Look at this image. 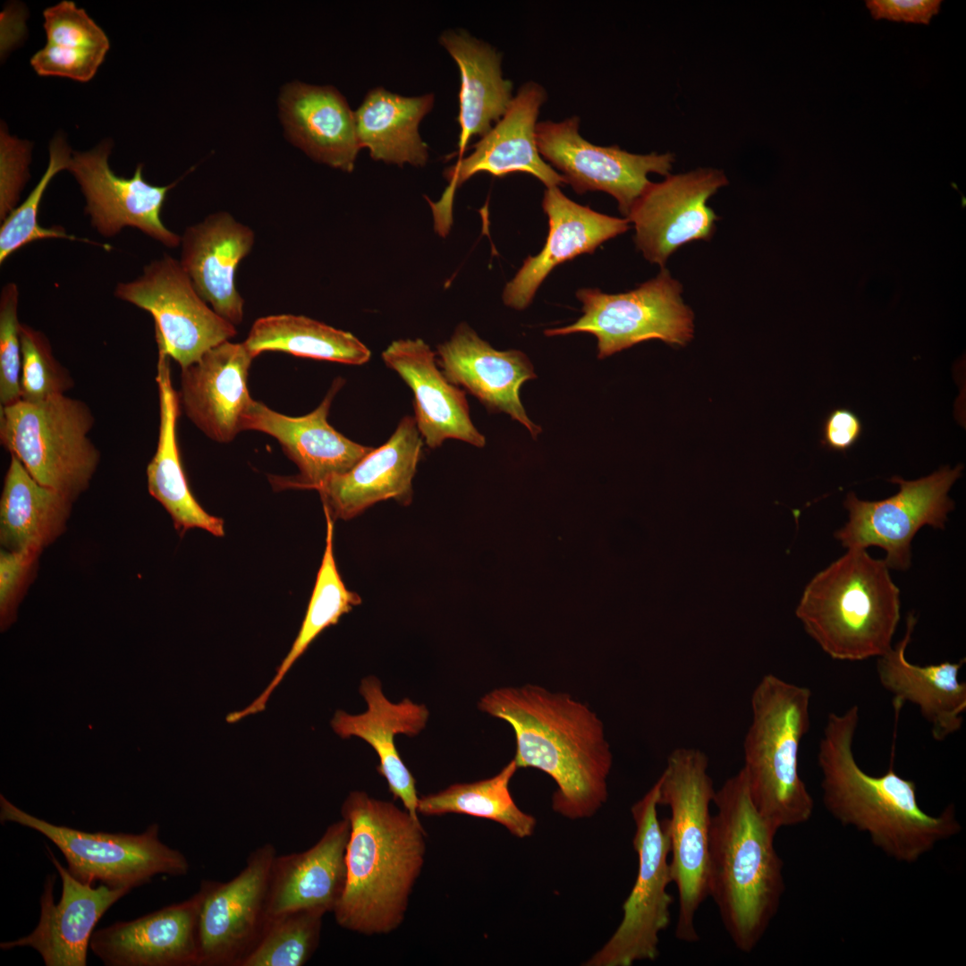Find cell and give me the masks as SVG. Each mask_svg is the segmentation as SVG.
<instances>
[{"label": "cell", "instance_id": "4fadbf2b", "mask_svg": "<svg viewBox=\"0 0 966 966\" xmlns=\"http://www.w3.org/2000/svg\"><path fill=\"white\" fill-rule=\"evenodd\" d=\"M114 293L153 317L158 351L181 369L237 333L235 326L207 305L180 261L168 255L145 266L132 281L118 283Z\"/></svg>", "mask_w": 966, "mask_h": 966}, {"label": "cell", "instance_id": "4dcf8cb0", "mask_svg": "<svg viewBox=\"0 0 966 966\" xmlns=\"http://www.w3.org/2000/svg\"><path fill=\"white\" fill-rule=\"evenodd\" d=\"M280 116L290 140L316 161L352 172L361 148L355 115L330 86L295 81L279 97Z\"/></svg>", "mask_w": 966, "mask_h": 966}, {"label": "cell", "instance_id": "ee69618b", "mask_svg": "<svg viewBox=\"0 0 966 966\" xmlns=\"http://www.w3.org/2000/svg\"><path fill=\"white\" fill-rule=\"evenodd\" d=\"M31 144L10 135L5 126L0 131V221L18 206L21 193L30 177Z\"/></svg>", "mask_w": 966, "mask_h": 966}, {"label": "cell", "instance_id": "9a60e30c", "mask_svg": "<svg viewBox=\"0 0 966 966\" xmlns=\"http://www.w3.org/2000/svg\"><path fill=\"white\" fill-rule=\"evenodd\" d=\"M576 116L536 126L539 154L562 172L577 193L605 191L618 202L626 217L635 201L651 182L649 173L670 174L674 161L670 153L639 155L618 146L601 147L583 139Z\"/></svg>", "mask_w": 966, "mask_h": 966}, {"label": "cell", "instance_id": "5bb4252c", "mask_svg": "<svg viewBox=\"0 0 966 966\" xmlns=\"http://www.w3.org/2000/svg\"><path fill=\"white\" fill-rule=\"evenodd\" d=\"M275 847L253 850L226 882L203 881L197 920L198 966H241L267 919L269 877Z\"/></svg>", "mask_w": 966, "mask_h": 966}, {"label": "cell", "instance_id": "44dd1931", "mask_svg": "<svg viewBox=\"0 0 966 966\" xmlns=\"http://www.w3.org/2000/svg\"><path fill=\"white\" fill-rule=\"evenodd\" d=\"M423 439L412 416H404L390 438L372 449L349 471L317 485L324 512L350 520L374 504L394 499L408 505Z\"/></svg>", "mask_w": 966, "mask_h": 966}, {"label": "cell", "instance_id": "60d3db41", "mask_svg": "<svg viewBox=\"0 0 966 966\" xmlns=\"http://www.w3.org/2000/svg\"><path fill=\"white\" fill-rule=\"evenodd\" d=\"M72 152L61 135L55 137L49 145V161L40 180L27 196L2 221L0 227V264L25 245L45 239H65L97 244L88 239L78 238L66 233L64 227L53 225L43 227L38 221L39 206L44 192L51 180L61 171L68 170Z\"/></svg>", "mask_w": 966, "mask_h": 966}, {"label": "cell", "instance_id": "2e32d148", "mask_svg": "<svg viewBox=\"0 0 966 966\" xmlns=\"http://www.w3.org/2000/svg\"><path fill=\"white\" fill-rule=\"evenodd\" d=\"M727 183L722 171L711 168L650 182L626 218L634 225V241L645 258L663 268L681 246L710 240L718 217L707 201Z\"/></svg>", "mask_w": 966, "mask_h": 966}, {"label": "cell", "instance_id": "d6a6232c", "mask_svg": "<svg viewBox=\"0 0 966 966\" xmlns=\"http://www.w3.org/2000/svg\"><path fill=\"white\" fill-rule=\"evenodd\" d=\"M440 42L461 73L458 147L462 157L470 140L483 137L492 123L504 114L513 100L512 83L502 76L500 55L486 43L453 30L444 32Z\"/></svg>", "mask_w": 966, "mask_h": 966}, {"label": "cell", "instance_id": "ba28073f", "mask_svg": "<svg viewBox=\"0 0 966 966\" xmlns=\"http://www.w3.org/2000/svg\"><path fill=\"white\" fill-rule=\"evenodd\" d=\"M708 758L700 750L677 748L667 758L658 778V805L667 806L665 818L670 840L672 882L679 897L675 937L682 942L699 940L696 914L708 897V844L715 797L708 774Z\"/></svg>", "mask_w": 966, "mask_h": 966}, {"label": "cell", "instance_id": "7c38bea8", "mask_svg": "<svg viewBox=\"0 0 966 966\" xmlns=\"http://www.w3.org/2000/svg\"><path fill=\"white\" fill-rule=\"evenodd\" d=\"M962 470V464L953 469L946 465L914 480L894 476L890 481L899 485V491L883 500H860L848 493L843 502L848 521L835 538L846 549L878 547L886 551L889 569L907 570L916 533L924 526L945 529L954 509L948 493Z\"/></svg>", "mask_w": 966, "mask_h": 966}, {"label": "cell", "instance_id": "d6986e66", "mask_svg": "<svg viewBox=\"0 0 966 966\" xmlns=\"http://www.w3.org/2000/svg\"><path fill=\"white\" fill-rule=\"evenodd\" d=\"M546 97L544 89L535 82L520 88L504 114L473 146L472 153L445 171L449 185L442 199L432 204L434 209L440 208L442 215L451 216L455 190L479 172L497 177L525 172L547 188L566 183L563 175L543 160L537 146V118Z\"/></svg>", "mask_w": 966, "mask_h": 966}, {"label": "cell", "instance_id": "f6af8a7d", "mask_svg": "<svg viewBox=\"0 0 966 966\" xmlns=\"http://www.w3.org/2000/svg\"><path fill=\"white\" fill-rule=\"evenodd\" d=\"M40 550L29 547L0 553V618L5 630L16 617L15 612L25 583Z\"/></svg>", "mask_w": 966, "mask_h": 966}, {"label": "cell", "instance_id": "1f68e13d", "mask_svg": "<svg viewBox=\"0 0 966 966\" xmlns=\"http://www.w3.org/2000/svg\"><path fill=\"white\" fill-rule=\"evenodd\" d=\"M170 357L158 352L157 384L159 401V430L156 453L147 467L149 494L171 515L175 529L182 535L200 528L216 537L225 535L224 521L208 513L193 496L185 477L177 442L180 413L178 392L173 387Z\"/></svg>", "mask_w": 966, "mask_h": 966}, {"label": "cell", "instance_id": "277c9868", "mask_svg": "<svg viewBox=\"0 0 966 966\" xmlns=\"http://www.w3.org/2000/svg\"><path fill=\"white\" fill-rule=\"evenodd\" d=\"M708 844V896L736 948L750 953L777 913L785 889L776 831L759 815L742 768L716 791Z\"/></svg>", "mask_w": 966, "mask_h": 966}, {"label": "cell", "instance_id": "d590c367", "mask_svg": "<svg viewBox=\"0 0 966 966\" xmlns=\"http://www.w3.org/2000/svg\"><path fill=\"white\" fill-rule=\"evenodd\" d=\"M43 16L47 43L30 59L35 72L82 82L91 80L109 49L104 30L70 0L47 8Z\"/></svg>", "mask_w": 966, "mask_h": 966}, {"label": "cell", "instance_id": "ac0fdd59", "mask_svg": "<svg viewBox=\"0 0 966 966\" xmlns=\"http://www.w3.org/2000/svg\"><path fill=\"white\" fill-rule=\"evenodd\" d=\"M343 384L342 378H336L322 402L301 417L281 414L254 400L250 405L242 418V430H257L275 437L300 470L297 476H270L275 490L314 489L328 478L352 470L373 449L350 440L327 420L333 399Z\"/></svg>", "mask_w": 966, "mask_h": 966}, {"label": "cell", "instance_id": "836d02e7", "mask_svg": "<svg viewBox=\"0 0 966 966\" xmlns=\"http://www.w3.org/2000/svg\"><path fill=\"white\" fill-rule=\"evenodd\" d=\"M433 104L432 94L403 97L383 88L371 89L354 112L360 148H369L375 160L424 165L428 146L418 127Z\"/></svg>", "mask_w": 966, "mask_h": 966}, {"label": "cell", "instance_id": "83f0119b", "mask_svg": "<svg viewBox=\"0 0 966 966\" xmlns=\"http://www.w3.org/2000/svg\"><path fill=\"white\" fill-rule=\"evenodd\" d=\"M542 207L549 231L542 250L529 256L504 287L503 301L516 309H525L547 275L557 265L582 253H592L604 242L626 232L629 221L609 216L580 205L558 187L547 188Z\"/></svg>", "mask_w": 966, "mask_h": 966}, {"label": "cell", "instance_id": "b9f144b4", "mask_svg": "<svg viewBox=\"0 0 966 966\" xmlns=\"http://www.w3.org/2000/svg\"><path fill=\"white\" fill-rule=\"evenodd\" d=\"M21 366V400L37 402L65 394L74 386L67 369L55 357L47 335L27 324L20 326Z\"/></svg>", "mask_w": 966, "mask_h": 966}, {"label": "cell", "instance_id": "cb8c5ba5", "mask_svg": "<svg viewBox=\"0 0 966 966\" xmlns=\"http://www.w3.org/2000/svg\"><path fill=\"white\" fill-rule=\"evenodd\" d=\"M199 894L93 932L89 948L107 966H198Z\"/></svg>", "mask_w": 966, "mask_h": 966}, {"label": "cell", "instance_id": "7402d4cb", "mask_svg": "<svg viewBox=\"0 0 966 966\" xmlns=\"http://www.w3.org/2000/svg\"><path fill=\"white\" fill-rule=\"evenodd\" d=\"M254 358L244 342L225 341L182 369L180 407L216 442L229 443L242 431V418L253 402L248 377Z\"/></svg>", "mask_w": 966, "mask_h": 966}, {"label": "cell", "instance_id": "52a82bcc", "mask_svg": "<svg viewBox=\"0 0 966 966\" xmlns=\"http://www.w3.org/2000/svg\"><path fill=\"white\" fill-rule=\"evenodd\" d=\"M94 422L87 403L65 394L20 400L0 408V441L38 483L74 501L100 459L88 436Z\"/></svg>", "mask_w": 966, "mask_h": 966}, {"label": "cell", "instance_id": "3957f363", "mask_svg": "<svg viewBox=\"0 0 966 966\" xmlns=\"http://www.w3.org/2000/svg\"><path fill=\"white\" fill-rule=\"evenodd\" d=\"M350 826L346 880L333 913L343 928L386 935L402 923L425 860L419 819L394 803L352 791L341 808Z\"/></svg>", "mask_w": 966, "mask_h": 966}, {"label": "cell", "instance_id": "7dc6e473", "mask_svg": "<svg viewBox=\"0 0 966 966\" xmlns=\"http://www.w3.org/2000/svg\"><path fill=\"white\" fill-rule=\"evenodd\" d=\"M862 432V422L855 412L836 408L824 420L821 445L827 450L844 453L859 441Z\"/></svg>", "mask_w": 966, "mask_h": 966}, {"label": "cell", "instance_id": "5b68a950", "mask_svg": "<svg viewBox=\"0 0 966 966\" xmlns=\"http://www.w3.org/2000/svg\"><path fill=\"white\" fill-rule=\"evenodd\" d=\"M806 632L832 659L863 661L892 647L901 619L889 567L852 548L817 573L796 609Z\"/></svg>", "mask_w": 966, "mask_h": 966}, {"label": "cell", "instance_id": "f546056e", "mask_svg": "<svg viewBox=\"0 0 966 966\" xmlns=\"http://www.w3.org/2000/svg\"><path fill=\"white\" fill-rule=\"evenodd\" d=\"M349 835V823L342 818L308 850L276 854L269 877L267 919L304 909L334 911L345 886Z\"/></svg>", "mask_w": 966, "mask_h": 966}, {"label": "cell", "instance_id": "30bf717a", "mask_svg": "<svg viewBox=\"0 0 966 966\" xmlns=\"http://www.w3.org/2000/svg\"><path fill=\"white\" fill-rule=\"evenodd\" d=\"M0 820L31 828L50 840L63 853L68 871L88 884L99 881L112 888H132L159 874L184 876L186 857L161 842L158 825L141 834L85 832L57 826L32 816L0 795Z\"/></svg>", "mask_w": 966, "mask_h": 966}, {"label": "cell", "instance_id": "7bdbcfd3", "mask_svg": "<svg viewBox=\"0 0 966 966\" xmlns=\"http://www.w3.org/2000/svg\"><path fill=\"white\" fill-rule=\"evenodd\" d=\"M19 289L7 283L0 294V403L8 406L21 400V351L18 318Z\"/></svg>", "mask_w": 966, "mask_h": 966}, {"label": "cell", "instance_id": "e575fe53", "mask_svg": "<svg viewBox=\"0 0 966 966\" xmlns=\"http://www.w3.org/2000/svg\"><path fill=\"white\" fill-rule=\"evenodd\" d=\"M72 500L38 483L13 455L0 500V541L9 551L42 550L63 531Z\"/></svg>", "mask_w": 966, "mask_h": 966}, {"label": "cell", "instance_id": "603a6c76", "mask_svg": "<svg viewBox=\"0 0 966 966\" xmlns=\"http://www.w3.org/2000/svg\"><path fill=\"white\" fill-rule=\"evenodd\" d=\"M437 356V365L450 383L462 386L488 411L510 415L532 437L541 432L528 418L519 395L522 384L537 377L523 352L497 351L462 323L450 340L438 345Z\"/></svg>", "mask_w": 966, "mask_h": 966}, {"label": "cell", "instance_id": "74e56055", "mask_svg": "<svg viewBox=\"0 0 966 966\" xmlns=\"http://www.w3.org/2000/svg\"><path fill=\"white\" fill-rule=\"evenodd\" d=\"M324 513L326 520V548L300 631L269 684L249 706L228 714L225 718L228 723H236L263 711L274 690L317 636L326 628L336 624L343 614L361 603L360 597L345 587L338 572L333 551L334 521L327 513Z\"/></svg>", "mask_w": 966, "mask_h": 966}, {"label": "cell", "instance_id": "f1b7e54d", "mask_svg": "<svg viewBox=\"0 0 966 966\" xmlns=\"http://www.w3.org/2000/svg\"><path fill=\"white\" fill-rule=\"evenodd\" d=\"M253 231L227 212L187 227L181 237L182 268L200 297L224 319L239 325L244 301L235 286L239 263L252 249Z\"/></svg>", "mask_w": 966, "mask_h": 966}, {"label": "cell", "instance_id": "8d00e7d4", "mask_svg": "<svg viewBox=\"0 0 966 966\" xmlns=\"http://www.w3.org/2000/svg\"><path fill=\"white\" fill-rule=\"evenodd\" d=\"M257 357L263 352H284L297 357L362 365L369 349L352 334L305 316L271 315L257 319L244 341Z\"/></svg>", "mask_w": 966, "mask_h": 966}, {"label": "cell", "instance_id": "4316f807", "mask_svg": "<svg viewBox=\"0 0 966 966\" xmlns=\"http://www.w3.org/2000/svg\"><path fill=\"white\" fill-rule=\"evenodd\" d=\"M359 691L368 709L358 715L337 710L331 726L342 739L359 737L373 748L379 759L377 770L386 779L389 792L402 801L405 810L419 819L416 780L400 757L394 736L419 734L427 724L429 711L424 704L407 698L397 703L390 701L383 693L381 682L374 675L361 681Z\"/></svg>", "mask_w": 966, "mask_h": 966}, {"label": "cell", "instance_id": "f35d334b", "mask_svg": "<svg viewBox=\"0 0 966 966\" xmlns=\"http://www.w3.org/2000/svg\"><path fill=\"white\" fill-rule=\"evenodd\" d=\"M518 767L513 758L492 777L471 783L453 784L419 798L418 812L426 816L450 813L469 815L496 822L513 836L530 837L536 818L521 810L514 801L510 783Z\"/></svg>", "mask_w": 966, "mask_h": 966}, {"label": "cell", "instance_id": "6da1fadb", "mask_svg": "<svg viewBox=\"0 0 966 966\" xmlns=\"http://www.w3.org/2000/svg\"><path fill=\"white\" fill-rule=\"evenodd\" d=\"M478 708L513 728L518 768H536L554 780L555 812L583 819L606 802L613 755L603 722L588 704L527 683L494 689Z\"/></svg>", "mask_w": 966, "mask_h": 966}, {"label": "cell", "instance_id": "e0dca14e", "mask_svg": "<svg viewBox=\"0 0 966 966\" xmlns=\"http://www.w3.org/2000/svg\"><path fill=\"white\" fill-rule=\"evenodd\" d=\"M110 151V142L104 141L89 151L74 152L68 167L85 197V212L92 227L107 238L132 227L168 248H177L181 236L161 219L166 194L175 182L166 186L148 183L143 178L141 164L131 177L119 176L109 166Z\"/></svg>", "mask_w": 966, "mask_h": 966}, {"label": "cell", "instance_id": "ffe728a7", "mask_svg": "<svg viewBox=\"0 0 966 966\" xmlns=\"http://www.w3.org/2000/svg\"><path fill=\"white\" fill-rule=\"evenodd\" d=\"M47 851L62 879L61 899L54 902L55 877H47L40 897L38 924L26 936L2 942L0 948L31 947L47 966H85L94 928L105 912L131 890L104 884L94 888L72 877Z\"/></svg>", "mask_w": 966, "mask_h": 966}, {"label": "cell", "instance_id": "8992f818", "mask_svg": "<svg viewBox=\"0 0 966 966\" xmlns=\"http://www.w3.org/2000/svg\"><path fill=\"white\" fill-rule=\"evenodd\" d=\"M811 697L809 688L773 674H765L751 694L742 770L755 808L776 832L803 824L813 814V798L799 772Z\"/></svg>", "mask_w": 966, "mask_h": 966}, {"label": "cell", "instance_id": "9c48e42d", "mask_svg": "<svg viewBox=\"0 0 966 966\" xmlns=\"http://www.w3.org/2000/svg\"><path fill=\"white\" fill-rule=\"evenodd\" d=\"M658 794L657 781L631 809L639 862L636 880L623 904L617 928L583 965L631 966L659 955V934L670 925L673 896L667 892L672 883L670 840L665 819L657 817Z\"/></svg>", "mask_w": 966, "mask_h": 966}, {"label": "cell", "instance_id": "bcb514c9", "mask_svg": "<svg viewBox=\"0 0 966 966\" xmlns=\"http://www.w3.org/2000/svg\"><path fill=\"white\" fill-rule=\"evenodd\" d=\"M940 0H868L866 6L876 20L928 24L939 13Z\"/></svg>", "mask_w": 966, "mask_h": 966}, {"label": "cell", "instance_id": "d4e9b609", "mask_svg": "<svg viewBox=\"0 0 966 966\" xmlns=\"http://www.w3.org/2000/svg\"><path fill=\"white\" fill-rule=\"evenodd\" d=\"M382 359L411 389L413 418L429 448L439 447L446 439L485 445V436L470 418L465 392L445 378L436 353L423 340L394 341L382 352Z\"/></svg>", "mask_w": 966, "mask_h": 966}, {"label": "cell", "instance_id": "8fae6325", "mask_svg": "<svg viewBox=\"0 0 966 966\" xmlns=\"http://www.w3.org/2000/svg\"><path fill=\"white\" fill-rule=\"evenodd\" d=\"M682 286L662 268L655 277L627 292L607 294L580 289L583 315L572 325L547 329L548 336L589 333L597 339L604 359L650 339L685 345L693 336V313L683 302Z\"/></svg>", "mask_w": 966, "mask_h": 966}, {"label": "cell", "instance_id": "484cf974", "mask_svg": "<svg viewBox=\"0 0 966 966\" xmlns=\"http://www.w3.org/2000/svg\"><path fill=\"white\" fill-rule=\"evenodd\" d=\"M917 623L913 613L906 620L902 638L877 657L881 686L894 696V707L905 702L916 706L930 726L934 740L941 741L959 732L966 711V682L959 680L965 658L958 662L919 665L906 658Z\"/></svg>", "mask_w": 966, "mask_h": 966}, {"label": "cell", "instance_id": "7a4b0ae2", "mask_svg": "<svg viewBox=\"0 0 966 966\" xmlns=\"http://www.w3.org/2000/svg\"><path fill=\"white\" fill-rule=\"evenodd\" d=\"M859 722L857 705L826 717L817 753L824 806L842 825L866 834L889 858L914 863L961 832L955 807L949 804L935 816L924 811L915 782L895 772L894 751L885 774L866 773L852 749Z\"/></svg>", "mask_w": 966, "mask_h": 966}, {"label": "cell", "instance_id": "ab89813d", "mask_svg": "<svg viewBox=\"0 0 966 966\" xmlns=\"http://www.w3.org/2000/svg\"><path fill=\"white\" fill-rule=\"evenodd\" d=\"M318 910H296L267 919L254 947L241 966H302L317 950L322 919Z\"/></svg>", "mask_w": 966, "mask_h": 966}]
</instances>
